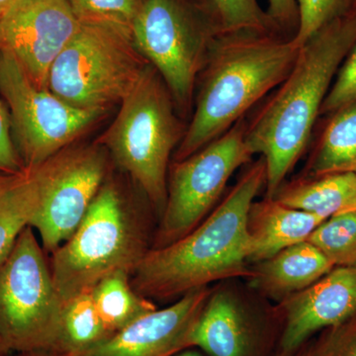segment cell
Returning a JSON list of instances; mask_svg holds the SVG:
<instances>
[{
    "instance_id": "cell-1",
    "label": "cell",
    "mask_w": 356,
    "mask_h": 356,
    "mask_svg": "<svg viewBox=\"0 0 356 356\" xmlns=\"http://www.w3.org/2000/svg\"><path fill=\"white\" fill-rule=\"evenodd\" d=\"M356 43V6L300 47L292 70L247 124L245 140L266 166V197H274L305 151L337 70Z\"/></svg>"
},
{
    "instance_id": "cell-2",
    "label": "cell",
    "mask_w": 356,
    "mask_h": 356,
    "mask_svg": "<svg viewBox=\"0 0 356 356\" xmlns=\"http://www.w3.org/2000/svg\"><path fill=\"white\" fill-rule=\"evenodd\" d=\"M266 182L264 159L248 166L221 203L195 229L165 247L151 248L131 275L145 298H180L211 283L252 278L248 213Z\"/></svg>"
},
{
    "instance_id": "cell-3",
    "label": "cell",
    "mask_w": 356,
    "mask_h": 356,
    "mask_svg": "<svg viewBox=\"0 0 356 356\" xmlns=\"http://www.w3.org/2000/svg\"><path fill=\"white\" fill-rule=\"evenodd\" d=\"M299 48L270 32L217 33L211 41L202 86L191 124L175 154L182 161L233 127L283 83Z\"/></svg>"
},
{
    "instance_id": "cell-4",
    "label": "cell",
    "mask_w": 356,
    "mask_h": 356,
    "mask_svg": "<svg viewBox=\"0 0 356 356\" xmlns=\"http://www.w3.org/2000/svg\"><path fill=\"white\" fill-rule=\"evenodd\" d=\"M151 248L146 222L118 185L104 182L79 228L51 252V277L63 305L112 274L132 275Z\"/></svg>"
},
{
    "instance_id": "cell-5",
    "label": "cell",
    "mask_w": 356,
    "mask_h": 356,
    "mask_svg": "<svg viewBox=\"0 0 356 356\" xmlns=\"http://www.w3.org/2000/svg\"><path fill=\"white\" fill-rule=\"evenodd\" d=\"M172 102L158 72L147 65L102 137L117 165L133 178L161 214L168 196V161L180 139Z\"/></svg>"
},
{
    "instance_id": "cell-6",
    "label": "cell",
    "mask_w": 356,
    "mask_h": 356,
    "mask_svg": "<svg viewBox=\"0 0 356 356\" xmlns=\"http://www.w3.org/2000/svg\"><path fill=\"white\" fill-rule=\"evenodd\" d=\"M31 227L0 261V356L55 353L64 305Z\"/></svg>"
},
{
    "instance_id": "cell-7",
    "label": "cell",
    "mask_w": 356,
    "mask_h": 356,
    "mask_svg": "<svg viewBox=\"0 0 356 356\" xmlns=\"http://www.w3.org/2000/svg\"><path fill=\"white\" fill-rule=\"evenodd\" d=\"M132 38L108 26L81 22L51 65L48 89L65 102L104 111L120 103L144 72Z\"/></svg>"
},
{
    "instance_id": "cell-8",
    "label": "cell",
    "mask_w": 356,
    "mask_h": 356,
    "mask_svg": "<svg viewBox=\"0 0 356 356\" xmlns=\"http://www.w3.org/2000/svg\"><path fill=\"white\" fill-rule=\"evenodd\" d=\"M217 34L184 0H145L134 21V46L163 79L175 104L187 109L211 41Z\"/></svg>"
},
{
    "instance_id": "cell-9",
    "label": "cell",
    "mask_w": 356,
    "mask_h": 356,
    "mask_svg": "<svg viewBox=\"0 0 356 356\" xmlns=\"http://www.w3.org/2000/svg\"><path fill=\"white\" fill-rule=\"evenodd\" d=\"M245 118L170 168L168 196L152 248L184 238L213 211L229 178L254 156L245 140Z\"/></svg>"
},
{
    "instance_id": "cell-10",
    "label": "cell",
    "mask_w": 356,
    "mask_h": 356,
    "mask_svg": "<svg viewBox=\"0 0 356 356\" xmlns=\"http://www.w3.org/2000/svg\"><path fill=\"white\" fill-rule=\"evenodd\" d=\"M0 96L26 172L69 147L103 113L76 108L48 88H39L4 51H0Z\"/></svg>"
},
{
    "instance_id": "cell-11",
    "label": "cell",
    "mask_w": 356,
    "mask_h": 356,
    "mask_svg": "<svg viewBox=\"0 0 356 356\" xmlns=\"http://www.w3.org/2000/svg\"><path fill=\"white\" fill-rule=\"evenodd\" d=\"M28 172L38 194L30 227L51 254L79 228L104 184L106 154L97 147H67Z\"/></svg>"
},
{
    "instance_id": "cell-12",
    "label": "cell",
    "mask_w": 356,
    "mask_h": 356,
    "mask_svg": "<svg viewBox=\"0 0 356 356\" xmlns=\"http://www.w3.org/2000/svg\"><path fill=\"white\" fill-rule=\"evenodd\" d=\"M81 26L67 0H15L0 17V51L48 88L51 65Z\"/></svg>"
},
{
    "instance_id": "cell-13",
    "label": "cell",
    "mask_w": 356,
    "mask_h": 356,
    "mask_svg": "<svg viewBox=\"0 0 356 356\" xmlns=\"http://www.w3.org/2000/svg\"><path fill=\"white\" fill-rule=\"evenodd\" d=\"M211 293L209 286L194 290L165 309L146 314L93 348L49 356L177 355L192 348V331Z\"/></svg>"
},
{
    "instance_id": "cell-14",
    "label": "cell",
    "mask_w": 356,
    "mask_h": 356,
    "mask_svg": "<svg viewBox=\"0 0 356 356\" xmlns=\"http://www.w3.org/2000/svg\"><path fill=\"white\" fill-rule=\"evenodd\" d=\"M286 317L281 346L289 355L321 330L346 322L356 315V264L334 266L302 291L283 299Z\"/></svg>"
},
{
    "instance_id": "cell-15",
    "label": "cell",
    "mask_w": 356,
    "mask_h": 356,
    "mask_svg": "<svg viewBox=\"0 0 356 356\" xmlns=\"http://www.w3.org/2000/svg\"><path fill=\"white\" fill-rule=\"evenodd\" d=\"M325 221L311 213L288 207L274 197L252 203L248 219L250 261H266L284 248L308 241Z\"/></svg>"
},
{
    "instance_id": "cell-16",
    "label": "cell",
    "mask_w": 356,
    "mask_h": 356,
    "mask_svg": "<svg viewBox=\"0 0 356 356\" xmlns=\"http://www.w3.org/2000/svg\"><path fill=\"white\" fill-rule=\"evenodd\" d=\"M334 267L318 248L305 241L259 262L250 280L267 296L283 300L310 287Z\"/></svg>"
},
{
    "instance_id": "cell-17",
    "label": "cell",
    "mask_w": 356,
    "mask_h": 356,
    "mask_svg": "<svg viewBox=\"0 0 356 356\" xmlns=\"http://www.w3.org/2000/svg\"><path fill=\"white\" fill-rule=\"evenodd\" d=\"M191 344L211 356H247L250 346L247 322L233 294L211 293L194 325Z\"/></svg>"
},
{
    "instance_id": "cell-18",
    "label": "cell",
    "mask_w": 356,
    "mask_h": 356,
    "mask_svg": "<svg viewBox=\"0 0 356 356\" xmlns=\"http://www.w3.org/2000/svg\"><path fill=\"white\" fill-rule=\"evenodd\" d=\"M274 198L288 207L327 220L356 206V173H332L281 186Z\"/></svg>"
},
{
    "instance_id": "cell-19",
    "label": "cell",
    "mask_w": 356,
    "mask_h": 356,
    "mask_svg": "<svg viewBox=\"0 0 356 356\" xmlns=\"http://www.w3.org/2000/svg\"><path fill=\"white\" fill-rule=\"evenodd\" d=\"M308 172L310 177L356 173V102L332 113Z\"/></svg>"
},
{
    "instance_id": "cell-20",
    "label": "cell",
    "mask_w": 356,
    "mask_h": 356,
    "mask_svg": "<svg viewBox=\"0 0 356 356\" xmlns=\"http://www.w3.org/2000/svg\"><path fill=\"white\" fill-rule=\"evenodd\" d=\"M91 295L100 318L112 334L156 309L152 300L135 291L131 275L126 273L104 278L93 288Z\"/></svg>"
},
{
    "instance_id": "cell-21",
    "label": "cell",
    "mask_w": 356,
    "mask_h": 356,
    "mask_svg": "<svg viewBox=\"0 0 356 356\" xmlns=\"http://www.w3.org/2000/svg\"><path fill=\"white\" fill-rule=\"evenodd\" d=\"M111 334L98 314L91 292L84 293L64 306L57 348L51 355L81 353Z\"/></svg>"
},
{
    "instance_id": "cell-22",
    "label": "cell",
    "mask_w": 356,
    "mask_h": 356,
    "mask_svg": "<svg viewBox=\"0 0 356 356\" xmlns=\"http://www.w3.org/2000/svg\"><path fill=\"white\" fill-rule=\"evenodd\" d=\"M37 205L36 182L30 172L0 189V261L13 250L22 232L30 227Z\"/></svg>"
},
{
    "instance_id": "cell-23",
    "label": "cell",
    "mask_w": 356,
    "mask_h": 356,
    "mask_svg": "<svg viewBox=\"0 0 356 356\" xmlns=\"http://www.w3.org/2000/svg\"><path fill=\"white\" fill-rule=\"evenodd\" d=\"M329 259L334 266L356 264V212L329 218L308 238Z\"/></svg>"
},
{
    "instance_id": "cell-24",
    "label": "cell",
    "mask_w": 356,
    "mask_h": 356,
    "mask_svg": "<svg viewBox=\"0 0 356 356\" xmlns=\"http://www.w3.org/2000/svg\"><path fill=\"white\" fill-rule=\"evenodd\" d=\"M217 33L270 32L271 23L259 0H206Z\"/></svg>"
},
{
    "instance_id": "cell-25",
    "label": "cell",
    "mask_w": 356,
    "mask_h": 356,
    "mask_svg": "<svg viewBox=\"0 0 356 356\" xmlns=\"http://www.w3.org/2000/svg\"><path fill=\"white\" fill-rule=\"evenodd\" d=\"M81 22L108 26L132 38L145 0H67Z\"/></svg>"
},
{
    "instance_id": "cell-26",
    "label": "cell",
    "mask_w": 356,
    "mask_h": 356,
    "mask_svg": "<svg viewBox=\"0 0 356 356\" xmlns=\"http://www.w3.org/2000/svg\"><path fill=\"white\" fill-rule=\"evenodd\" d=\"M298 27L292 37L297 48L303 46L324 26L350 11L355 0H296Z\"/></svg>"
},
{
    "instance_id": "cell-27",
    "label": "cell",
    "mask_w": 356,
    "mask_h": 356,
    "mask_svg": "<svg viewBox=\"0 0 356 356\" xmlns=\"http://www.w3.org/2000/svg\"><path fill=\"white\" fill-rule=\"evenodd\" d=\"M356 102V43L337 70L320 115L332 114Z\"/></svg>"
},
{
    "instance_id": "cell-28",
    "label": "cell",
    "mask_w": 356,
    "mask_h": 356,
    "mask_svg": "<svg viewBox=\"0 0 356 356\" xmlns=\"http://www.w3.org/2000/svg\"><path fill=\"white\" fill-rule=\"evenodd\" d=\"M311 356H356V315L343 324L325 329Z\"/></svg>"
},
{
    "instance_id": "cell-29",
    "label": "cell",
    "mask_w": 356,
    "mask_h": 356,
    "mask_svg": "<svg viewBox=\"0 0 356 356\" xmlns=\"http://www.w3.org/2000/svg\"><path fill=\"white\" fill-rule=\"evenodd\" d=\"M25 172L24 165L14 144L8 110L3 100L0 99V173L20 175Z\"/></svg>"
},
{
    "instance_id": "cell-30",
    "label": "cell",
    "mask_w": 356,
    "mask_h": 356,
    "mask_svg": "<svg viewBox=\"0 0 356 356\" xmlns=\"http://www.w3.org/2000/svg\"><path fill=\"white\" fill-rule=\"evenodd\" d=\"M268 16L271 23L282 28L292 25L298 27V8L296 0H267Z\"/></svg>"
},
{
    "instance_id": "cell-31",
    "label": "cell",
    "mask_w": 356,
    "mask_h": 356,
    "mask_svg": "<svg viewBox=\"0 0 356 356\" xmlns=\"http://www.w3.org/2000/svg\"><path fill=\"white\" fill-rule=\"evenodd\" d=\"M17 177H19V175H4V173H0V189L3 188L6 185L13 182Z\"/></svg>"
},
{
    "instance_id": "cell-32",
    "label": "cell",
    "mask_w": 356,
    "mask_h": 356,
    "mask_svg": "<svg viewBox=\"0 0 356 356\" xmlns=\"http://www.w3.org/2000/svg\"><path fill=\"white\" fill-rule=\"evenodd\" d=\"M14 1L15 0H0V17L3 15V13H6Z\"/></svg>"
},
{
    "instance_id": "cell-33",
    "label": "cell",
    "mask_w": 356,
    "mask_h": 356,
    "mask_svg": "<svg viewBox=\"0 0 356 356\" xmlns=\"http://www.w3.org/2000/svg\"><path fill=\"white\" fill-rule=\"evenodd\" d=\"M9 356H49V353H19V355H13Z\"/></svg>"
},
{
    "instance_id": "cell-34",
    "label": "cell",
    "mask_w": 356,
    "mask_h": 356,
    "mask_svg": "<svg viewBox=\"0 0 356 356\" xmlns=\"http://www.w3.org/2000/svg\"><path fill=\"white\" fill-rule=\"evenodd\" d=\"M175 356H201L199 353H195V351L186 350L181 351V353H177V355Z\"/></svg>"
},
{
    "instance_id": "cell-35",
    "label": "cell",
    "mask_w": 356,
    "mask_h": 356,
    "mask_svg": "<svg viewBox=\"0 0 356 356\" xmlns=\"http://www.w3.org/2000/svg\"><path fill=\"white\" fill-rule=\"evenodd\" d=\"M299 356H311V348L307 350L306 353H304L303 355H300Z\"/></svg>"
},
{
    "instance_id": "cell-36",
    "label": "cell",
    "mask_w": 356,
    "mask_h": 356,
    "mask_svg": "<svg viewBox=\"0 0 356 356\" xmlns=\"http://www.w3.org/2000/svg\"><path fill=\"white\" fill-rule=\"evenodd\" d=\"M353 211H355V212H356V206L355 207V209H353ZM353 211H350V212H353Z\"/></svg>"
},
{
    "instance_id": "cell-37",
    "label": "cell",
    "mask_w": 356,
    "mask_h": 356,
    "mask_svg": "<svg viewBox=\"0 0 356 356\" xmlns=\"http://www.w3.org/2000/svg\"><path fill=\"white\" fill-rule=\"evenodd\" d=\"M355 6H356V0H355Z\"/></svg>"
}]
</instances>
